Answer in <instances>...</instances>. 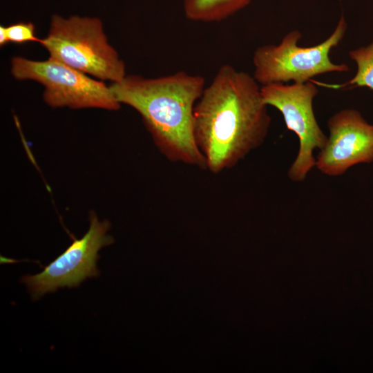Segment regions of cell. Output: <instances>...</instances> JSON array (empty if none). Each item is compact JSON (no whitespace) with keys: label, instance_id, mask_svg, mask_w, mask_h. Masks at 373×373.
I'll return each instance as SVG.
<instances>
[{"label":"cell","instance_id":"1","mask_svg":"<svg viewBox=\"0 0 373 373\" xmlns=\"http://www.w3.org/2000/svg\"><path fill=\"white\" fill-rule=\"evenodd\" d=\"M253 75L222 65L193 112L194 137L213 173L236 166L265 142L271 117Z\"/></svg>","mask_w":373,"mask_h":373},{"label":"cell","instance_id":"2","mask_svg":"<svg viewBox=\"0 0 373 373\" xmlns=\"http://www.w3.org/2000/svg\"><path fill=\"white\" fill-rule=\"evenodd\" d=\"M110 88L120 104L139 113L168 160L207 169L193 128L194 108L205 88L202 76L184 70L157 78L131 75Z\"/></svg>","mask_w":373,"mask_h":373},{"label":"cell","instance_id":"3","mask_svg":"<svg viewBox=\"0 0 373 373\" xmlns=\"http://www.w3.org/2000/svg\"><path fill=\"white\" fill-rule=\"evenodd\" d=\"M39 44L50 58L99 80L116 83L126 76L125 64L108 44L97 17L54 15Z\"/></svg>","mask_w":373,"mask_h":373},{"label":"cell","instance_id":"4","mask_svg":"<svg viewBox=\"0 0 373 373\" xmlns=\"http://www.w3.org/2000/svg\"><path fill=\"white\" fill-rule=\"evenodd\" d=\"M347 28V22L341 16L333 32L316 46H298L302 34L294 30L285 35L279 44L258 46L252 57L253 77L263 86L289 81L304 83L324 73L349 71L347 64H334L329 55L344 37Z\"/></svg>","mask_w":373,"mask_h":373},{"label":"cell","instance_id":"5","mask_svg":"<svg viewBox=\"0 0 373 373\" xmlns=\"http://www.w3.org/2000/svg\"><path fill=\"white\" fill-rule=\"evenodd\" d=\"M11 73L17 79L33 80L44 85V100L52 108L109 111L120 108L110 86L50 57L34 61L15 57L11 61Z\"/></svg>","mask_w":373,"mask_h":373},{"label":"cell","instance_id":"6","mask_svg":"<svg viewBox=\"0 0 373 373\" xmlns=\"http://www.w3.org/2000/svg\"><path fill=\"white\" fill-rule=\"evenodd\" d=\"M264 103L278 109L283 116L287 128L298 138L299 149L287 176L295 182L305 181L315 166V150L322 149L327 136L315 117L313 101L318 93L312 81L291 84L273 83L260 86Z\"/></svg>","mask_w":373,"mask_h":373},{"label":"cell","instance_id":"7","mask_svg":"<svg viewBox=\"0 0 373 373\" xmlns=\"http://www.w3.org/2000/svg\"><path fill=\"white\" fill-rule=\"evenodd\" d=\"M109 228L108 220L99 221L95 214H91L89 229L80 239H74L41 272L23 277L32 297L37 299L59 287H77L86 278L97 276L98 251L113 242L107 234Z\"/></svg>","mask_w":373,"mask_h":373},{"label":"cell","instance_id":"8","mask_svg":"<svg viewBox=\"0 0 373 373\" xmlns=\"http://www.w3.org/2000/svg\"><path fill=\"white\" fill-rule=\"evenodd\" d=\"M329 135L316 157L315 167L323 174L336 177L352 166L373 162V125L359 111L342 109L327 121Z\"/></svg>","mask_w":373,"mask_h":373},{"label":"cell","instance_id":"9","mask_svg":"<svg viewBox=\"0 0 373 373\" xmlns=\"http://www.w3.org/2000/svg\"><path fill=\"white\" fill-rule=\"evenodd\" d=\"M252 0H183L185 17L196 22L224 20L247 6Z\"/></svg>","mask_w":373,"mask_h":373},{"label":"cell","instance_id":"10","mask_svg":"<svg viewBox=\"0 0 373 373\" xmlns=\"http://www.w3.org/2000/svg\"><path fill=\"white\" fill-rule=\"evenodd\" d=\"M348 55L357 66V70L353 78L340 84H325L312 80L316 85L329 88L365 86L373 90V42L367 46L352 50L348 52Z\"/></svg>","mask_w":373,"mask_h":373},{"label":"cell","instance_id":"11","mask_svg":"<svg viewBox=\"0 0 373 373\" xmlns=\"http://www.w3.org/2000/svg\"><path fill=\"white\" fill-rule=\"evenodd\" d=\"M8 43L24 44L27 42H39L36 35L35 25L31 22H19L6 26Z\"/></svg>","mask_w":373,"mask_h":373},{"label":"cell","instance_id":"12","mask_svg":"<svg viewBox=\"0 0 373 373\" xmlns=\"http://www.w3.org/2000/svg\"><path fill=\"white\" fill-rule=\"evenodd\" d=\"M8 44L6 32V26H0V45L3 46Z\"/></svg>","mask_w":373,"mask_h":373}]
</instances>
